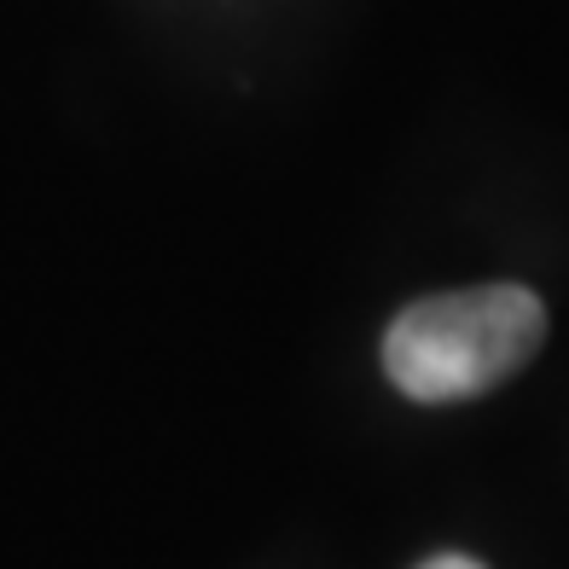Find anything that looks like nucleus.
<instances>
[{
  "label": "nucleus",
  "instance_id": "1",
  "mask_svg": "<svg viewBox=\"0 0 569 569\" xmlns=\"http://www.w3.org/2000/svg\"><path fill=\"white\" fill-rule=\"evenodd\" d=\"M547 343V308L529 284H477L401 308L383 331V372L412 401H465L529 367Z\"/></svg>",
  "mask_w": 569,
  "mask_h": 569
},
{
  "label": "nucleus",
  "instance_id": "2",
  "mask_svg": "<svg viewBox=\"0 0 569 569\" xmlns=\"http://www.w3.org/2000/svg\"><path fill=\"white\" fill-rule=\"evenodd\" d=\"M419 569H482V563L465 558V552H442V558H430V563H419Z\"/></svg>",
  "mask_w": 569,
  "mask_h": 569
}]
</instances>
